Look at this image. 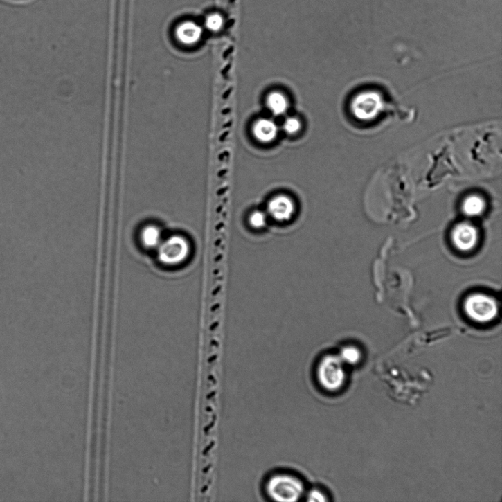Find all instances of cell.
Segmentation results:
<instances>
[{"instance_id": "cell-14", "label": "cell", "mask_w": 502, "mask_h": 502, "mask_svg": "<svg viewBox=\"0 0 502 502\" xmlns=\"http://www.w3.org/2000/svg\"><path fill=\"white\" fill-rule=\"evenodd\" d=\"M205 26L211 32H218L224 26V18L219 14H211L206 19Z\"/></svg>"}, {"instance_id": "cell-15", "label": "cell", "mask_w": 502, "mask_h": 502, "mask_svg": "<svg viewBox=\"0 0 502 502\" xmlns=\"http://www.w3.org/2000/svg\"><path fill=\"white\" fill-rule=\"evenodd\" d=\"M301 123L298 119L294 117H290L286 119L283 124V129L286 134L289 135H294L300 131Z\"/></svg>"}, {"instance_id": "cell-4", "label": "cell", "mask_w": 502, "mask_h": 502, "mask_svg": "<svg viewBox=\"0 0 502 502\" xmlns=\"http://www.w3.org/2000/svg\"><path fill=\"white\" fill-rule=\"evenodd\" d=\"M464 309L469 318L481 323L491 321L497 314L494 298L482 294H474L466 298Z\"/></svg>"}, {"instance_id": "cell-2", "label": "cell", "mask_w": 502, "mask_h": 502, "mask_svg": "<svg viewBox=\"0 0 502 502\" xmlns=\"http://www.w3.org/2000/svg\"><path fill=\"white\" fill-rule=\"evenodd\" d=\"M343 363L339 356L328 355L322 358L317 368L320 386L328 391L340 390L345 382Z\"/></svg>"}, {"instance_id": "cell-1", "label": "cell", "mask_w": 502, "mask_h": 502, "mask_svg": "<svg viewBox=\"0 0 502 502\" xmlns=\"http://www.w3.org/2000/svg\"><path fill=\"white\" fill-rule=\"evenodd\" d=\"M268 494L278 501H296L304 493V485L293 475L280 474L273 476L267 483Z\"/></svg>"}, {"instance_id": "cell-6", "label": "cell", "mask_w": 502, "mask_h": 502, "mask_svg": "<svg viewBox=\"0 0 502 502\" xmlns=\"http://www.w3.org/2000/svg\"><path fill=\"white\" fill-rule=\"evenodd\" d=\"M453 244L462 252H469L478 242V232L470 224H458L451 232Z\"/></svg>"}, {"instance_id": "cell-16", "label": "cell", "mask_w": 502, "mask_h": 502, "mask_svg": "<svg viewBox=\"0 0 502 502\" xmlns=\"http://www.w3.org/2000/svg\"><path fill=\"white\" fill-rule=\"evenodd\" d=\"M307 500L308 501H327V499L324 494L321 493L319 490L314 489L312 490V492H310L308 494Z\"/></svg>"}, {"instance_id": "cell-12", "label": "cell", "mask_w": 502, "mask_h": 502, "mask_svg": "<svg viewBox=\"0 0 502 502\" xmlns=\"http://www.w3.org/2000/svg\"><path fill=\"white\" fill-rule=\"evenodd\" d=\"M249 224L254 230L265 228L267 223V214L260 210H255L249 214Z\"/></svg>"}, {"instance_id": "cell-9", "label": "cell", "mask_w": 502, "mask_h": 502, "mask_svg": "<svg viewBox=\"0 0 502 502\" xmlns=\"http://www.w3.org/2000/svg\"><path fill=\"white\" fill-rule=\"evenodd\" d=\"M161 233L156 226L148 225L143 228L140 234L141 242L143 246L151 249L157 247L161 244Z\"/></svg>"}, {"instance_id": "cell-13", "label": "cell", "mask_w": 502, "mask_h": 502, "mask_svg": "<svg viewBox=\"0 0 502 502\" xmlns=\"http://www.w3.org/2000/svg\"><path fill=\"white\" fill-rule=\"evenodd\" d=\"M343 364L355 365L361 360V352L354 346H346L339 355Z\"/></svg>"}, {"instance_id": "cell-8", "label": "cell", "mask_w": 502, "mask_h": 502, "mask_svg": "<svg viewBox=\"0 0 502 502\" xmlns=\"http://www.w3.org/2000/svg\"><path fill=\"white\" fill-rule=\"evenodd\" d=\"M253 132L258 141L261 143H269L277 137L278 129L277 125L270 119L262 118L256 123Z\"/></svg>"}, {"instance_id": "cell-5", "label": "cell", "mask_w": 502, "mask_h": 502, "mask_svg": "<svg viewBox=\"0 0 502 502\" xmlns=\"http://www.w3.org/2000/svg\"><path fill=\"white\" fill-rule=\"evenodd\" d=\"M296 206L294 200L287 195H278L273 197L267 206L269 216L278 222H287L294 216Z\"/></svg>"}, {"instance_id": "cell-11", "label": "cell", "mask_w": 502, "mask_h": 502, "mask_svg": "<svg viewBox=\"0 0 502 502\" xmlns=\"http://www.w3.org/2000/svg\"><path fill=\"white\" fill-rule=\"evenodd\" d=\"M463 210L468 216H478L484 210V201L480 197H470L465 200Z\"/></svg>"}, {"instance_id": "cell-7", "label": "cell", "mask_w": 502, "mask_h": 502, "mask_svg": "<svg viewBox=\"0 0 502 502\" xmlns=\"http://www.w3.org/2000/svg\"><path fill=\"white\" fill-rule=\"evenodd\" d=\"M203 30L194 21L185 20L175 27L174 35L177 42L185 46L197 44L201 39Z\"/></svg>"}, {"instance_id": "cell-3", "label": "cell", "mask_w": 502, "mask_h": 502, "mask_svg": "<svg viewBox=\"0 0 502 502\" xmlns=\"http://www.w3.org/2000/svg\"><path fill=\"white\" fill-rule=\"evenodd\" d=\"M158 247L159 260L167 266L182 264L190 253V245L187 239L180 235L171 236L161 242Z\"/></svg>"}, {"instance_id": "cell-10", "label": "cell", "mask_w": 502, "mask_h": 502, "mask_svg": "<svg viewBox=\"0 0 502 502\" xmlns=\"http://www.w3.org/2000/svg\"><path fill=\"white\" fill-rule=\"evenodd\" d=\"M267 103L269 110L275 116L283 115L288 110V100L280 92L271 93L268 96Z\"/></svg>"}]
</instances>
